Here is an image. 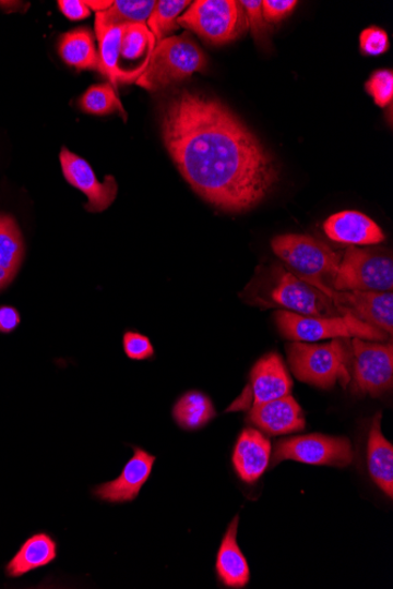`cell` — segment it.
<instances>
[{
  "mask_svg": "<svg viewBox=\"0 0 393 589\" xmlns=\"http://www.w3.org/2000/svg\"><path fill=\"white\" fill-rule=\"evenodd\" d=\"M162 134L191 188L226 213L259 205L278 181L275 159L216 99L180 91L164 105Z\"/></svg>",
  "mask_w": 393,
  "mask_h": 589,
  "instance_id": "cell-1",
  "label": "cell"
},
{
  "mask_svg": "<svg viewBox=\"0 0 393 589\" xmlns=\"http://www.w3.org/2000/svg\"><path fill=\"white\" fill-rule=\"evenodd\" d=\"M297 4L296 0H264L262 10L265 22H281L293 13Z\"/></svg>",
  "mask_w": 393,
  "mask_h": 589,
  "instance_id": "cell-33",
  "label": "cell"
},
{
  "mask_svg": "<svg viewBox=\"0 0 393 589\" xmlns=\"http://www.w3.org/2000/svg\"><path fill=\"white\" fill-rule=\"evenodd\" d=\"M17 272L16 269L0 267V290L5 289L13 278L16 277Z\"/></svg>",
  "mask_w": 393,
  "mask_h": 589,
  "instance_id": "cell-36",
  "label": "cell"
},
{
  "mask_svg": "<svg viewBox=\"0 0 393 589\" xmlns=\"http://www.w3.org/2000/svg\"><path fill=\"white\" fill-rule=\"evenodd\" d=\"M156 45L146 24L126 25L118 56V83L138 82L146 71Z\"/></svg>",
  "mask_w": 393,
  "mask_h": 589,
  "instance_id": "cell-14",
  "label": "cell"
},
{
  "mask_svg": "<svg viewBox=\"0 0 393 589\" xmlns=\"http://www.w3.org/2000/svg\"><path fill=\"white\" fill-rule=\"evenodd\" d=\"M58 556V543L49 534L40 532L29 537L12 561L7 565V576L21 578L35 569L50 565Z\"/></svg>",
  "mask_w": 393,
  "mask_h": 589,
  "instance_id": "cell-21",
  "label": "cell"
},
{
  "mask_svg": "<svg viewBox=\"0 0 393 589\" xmlns=\"http://www.w3.org/2000/svg\"><path fill=\"white\" fill-rule=\"evenodd\" d=\"M59 53L64 62L79 70H99V57L94 35L86 28L73 29L59 40Z\"/></svg>",
  "mask_w": 393,
  "mask_h": 589,
  "instance_id": "cell-23",
  "label": "cell"
},
{
  "mask_svg": "<svg viewBox=\"0 0 393 589\" xmlns=\"http://www.w3.org/2000/svg\"><path fill=\"white\" fill-rule=\"evenodd\" d=\"M294 460L313 466H349L354 460L353 445L341 436L309 434L289 437L276 445L272 466Z\"/></svg>",
  "mask_w": 393,
  "mask_h": 589,
  "instance_id": "cell-10",
  "label": "cell"
},
{
  "mask_svg": "<svg viewBox=\"0 0 393 589\" xmlns=\"http://www.w3.org/2000/svg\"><path fill=\"white\" fill-rule=\"evenodd\" d=\"M190 5L191 2H188V0H160V2H156L146 22L150 32L156 38V43L165 39L166 36L179 28L177 21L180 13Z\"/></svg>",
  "mask_w": 393,
  "mask_h": 589,
  "instance_id": "cell-27",
  "label": "cell"
},
{
  "mask_svg": "<svg viewBox=\"0 0 393 589\" xmlns=\"http://www.w3.org/2000/svg\"><path fill=\"white\" fill-rule=\"evenodd\" d=\"M240 4L243 7L247 23L251 27L253 36L261 39L266 35L269 27L263 16L261 0H243Z\"/></svg>",
  "mask_w": 393,
  "mask_h": 589,
  "instance_id": "cell-32",
  "label": "cell"
},
{
  "mask_svg": "<svg viewBox=\"0 0 393 589\" xmlns=\"http://www.w3.org/2000/svg\"><path fill=\"white\" fill-rule=\"evenodd\" d=\"M327 296L341 314H352L361 322L393 334V294L373 291H336L323 284L312 285Z\"/></svg>",
  "mask_w": 393,
  "mask_h": 589,
  "instance_id": "cell-11",
  "label": "cell"
},
{
  "mask_svg": "<svg viewBox=\"0 0 393 589\" xmlns=\"http://www.w3.org/2000/svg\"><path fill=\"white\" fill-rule=\"evenodd\" d=\"M271 245L298 277L310 285L331 287L342 256L323 241L305 235H284L272 240Z\"/></svg>",
  "mask_w": 393,
  "mask_h": 589,
  "instance_id": "cell-6",
  "label": "cell"
},
{
  "mask_svg": "<svg viewBox=\"0 0 393 589\" xmlns=\"http://www.w3.org/2000/svg\"><path fill=\"white\" fill-rule=\"evenodd\" d=\"M293 385L281 356L266 354L257 362L250 374L252 407L291 395Z\"/></svg>",
  "mask_w": 393,
  "mask_h": 589,
  "instance_id": "cell-15",
  "label": "cell"
},
{
  "mask_svg": "<svg viewBox=\"0 0 393 589\" xmlns=\"http://www.w3.org/2000/svg\"><path fill=\"white\" fill-rule=\"evenodd\" d=\"M96 36L99 44V70L105 77L118 83V56L120 41H122L124 26L104 27L95 25Z\"/></svg>",
  "mask_w": 393,
  "mask_h": 589,
  "instance_id": "cell-25",
  "label": "cell"
},
{
  "mask_svg": "<svg viewBox=\"0 0 393 589\" xmlns=\"http://www.w3.org/2000/svg\"><path fill=\"white\" fill-rule=\"evenodd\" d=\"M331 289L392 292L393 262L391 256L350 247L342 256Z\"/></svg>",
  "mask_w": 393,
  "mask_h": 589,
  "instance_id": "cell-8",
  "label": "cell"
},
{
  "mask_svg": "<svg viewBox=\"0 0 393 589\" xmlns=\"http://www.w3.org/2000/svg\"><path fill=\"white\" fill-rule=\"evenodd\" d=\"M123 349L131 360L143 361L155 356L153 342L139 332L128 330L123 336Z\"/></svg>",
  "mask_w": 393,
  "mask_h": 589,
  "instance_id": "cell-30",
  "label": "cell"
},
{
  "mask_svg": "<svg viewBox=\"0 0 393 589\" xmlns=\"http://www.w3.org/2000/svg\"><path fill=\"white\" fill-rule=\"evenodd\" d=\"M326 236L337 243L349 245H376L385 235L371 218L357 211H343L324 223Z\"/></svg>",
  "mask_w": 393,
  "mask_h": 589,
  "instance_id": "cell-17",
  "label": "cell"
},
{
  "mask_svg": "<svg viewBox=\"0 0 393 589\" xmlns=\"http://www.w3.org/2000/svg\"><path fill=\"white\" fill-rule=\"evenodd\" d=\"M156 2L154 0H116L105 11L96 13V24L104 27L146 24Z\"/></svg>",
  "mask_w": 393,
  "mask_h": 589,
  "instance_id": "cell-24",
  "label": "cell"
},
{
  "mask_svg": "<svg viewBox=\"0 0 393 589\" xmlns=\"http://www.w3.org/2000/svg\"><path fill=\"white\" fill-rule=\"evenodd\" d=\"M206 65L204 52L189 33L168 37L157 43L146 71L135 84L157 91L183 82L194 72H204Z\"/></svg>",
  "mask_w": 393,
  "mask_h": 589,
  "instance_id": "cell-4",
  "label": "cell"
},
{
  "mask_svg": "<svg viewBox=\"0 0 393 589\" xmlns=\"http://www.w3.org/2000/svg\"><path fill=\"white\" fill-rule=\"evenodd\" d=\"M360 50L367 56H381L390 48L389 36L383 28L371 26L365 29L359 37Z\"/></svg>",
  "mask_w": 393,
  "mask_h": 589,
  "instance_id": "cell-31",
  "label": "cell"
},
{
  "mask_svg": "<svg viewBox=\"0 0 393 589\" xmlns=\"http://www.w3.org/2000/svg\"><path fill=\"white\" fill-rule=\"evenodd\" d=\"M352 381L357 395L380 397L393 384V345L352 339Z\"/></svg>",
  "mask_w": 393,
  "mask_h": 589,
  "instance_id": "cell-9",
  "label": "cell"
},
{
  "mask_svg": "<svg viewBox=\"0 0 393 589\" xmlns=\"http://www.w3.org/2000/svg\"><path fill=\"white\" fill-rule=\"evenodd\" d=\"M243 298L262 309L281 308L300 315H343L332 300L317 287L282 266L272 267L247 286Z\"/></svg>",
  "mask_w": 393,
  "mask_h": 589,
  "instance_id": "cell-2",
  "label": "cell"
},
{
  "mask_svg": "<svg viewBox=\"0 0 393 589\" xmlns=\"http://www.w3.org/2000/svg\"><path fill=\"white\" fill-rule=\"evenodd\" d=\"M249 420L269 435L290 434L306 428L303 411L291 395L253 406Z\"/></svg>",
  "mask_w": 393,
  "mask_h": 589,
  "instance_id": "cell-16",
  "label": "cell"
},
{
  "mask_svg": "<svg viewBox=\"0 0 393 589\" xmlns=\"http://www.w3.org/2000/svg\"><path fill=\"white\" fill-rule=\"evenodd\" d=\"M382 414L378 413L369 432L368 468L376 485L392 500L393 496V446L381 429Z\"/></svg>",
  "mask_w": 393,
  "mask_h": 589,
  "instance_id": "cell-20",
  "label": "cell"
},
{
  "mask_svg": "<svg viewBox=\"0 0 393 589\" xmlns=\"http://www.w3.org/2000/svg\"><path fill=\"white\" fill-rule=\"evenodd\" d=\"M21 324V314L16 309L10 306L0 308V332L11 334Z\"/></svg>",
  "mask_w": 393,
  "mask_h": 589,
  "instance_id": "cell-35",
  "label": "cell"
},
{
  "mask_svg": "<svg viewBox=\"0 0 393 589\" xmlns=\"http://www.w3.org/2000/svg\"><path fill=\"white\" fill-rule=\"evenodd\" d=\"M238 525L236 517L223 538L216 561L218 579L229 588H243L250 581L249 564L237 541Z\"/></svg>",
  "mask_w": 393,
  "mask_h": 589,
  "instance_id": "cell-19",
  "label": "cell"
},
{
  "mask_svg": "<svg viewBox=\"0 0 393 589\" xmlns=\"http://www.w3.org/2000/svg\"><path fill=\"white\" fill-rule=\"evenodd\" d=\"M275 318L282 336L298 342L338 338L385 341L389 336L384 330L361 322L352 314L309 316L282 310L276 313Z\"/></svg>",
  "mask_w": 393,
  "mask_h": 589,
  "instance_id": "cell-5",
  "label": "cell"
},
{
  "mask_svg": "<svg viewBox=\"0 0 393 589\" xmlns=\"http://www.w3.org/2000/svg\"><path fill=\"white\" fill-rule=\"evenodd\" d=\"M177 23L214 45L237 39L248 27L243 7L235 0H196Z\"/></svg>",
  "mask_w": 393,
  "mask_h": 589,
  "instance_id": "cell-7",
  "label": "cell"
},
{
  "mask_svg": "<svg viewBox=\"0 0 393 589\" xmlns=\"http://www.w3.org/2000/svg\"><path fill=\"white\" fill-rule=\"evenodd\" d=\"M133 456L126 464L119 477L100 483L91 490L102 503L120 505L138 500L142 489L153 474L156 457L142 447L133 446Z\"/></svg>",
  "mask_w": 393,
  "mask_h": 589,
  "instance_id": "cell-12",
  "label": "cell"
},
{
  "mask_svg": "<svg viewBox=\"0 0 393 589\" xmlns=\"http://www.w3.org/2000/svg\"><path fill=\"white\" fill-rule=\"evenodd\" d=\"M58 7L70 21H82L91 14V10L82 0H59Z\"/></svg>",
  "mask_w": 393,
  "mask_h": 589,
  "instance_id": "cell-34",
  "label": "cell"
},
{
  "mask_svg": "<svg viewBox=\"0 0 393 589\" xmlns=\"http://www.w3.org/2000/svg\"><path fill=\"white\" fill-rule=\"evenodd\" d=\"M272 446L260 431L247 429L238 437L233 462L241 480L253 483L259 480L270 465Z\"/></svg>",
  "mask_w": 393,
  "mask_h": 589,
  "instance_id": "cell-18",
  "label": "cell"
},
{
  "mask_svg": "<svg viewBox=\"0 0 393 589\" xmlns=\"http://www.w3.org/2000/svg\"><path fill=\"white\" fill-rule=\"evenodd\" d=\"M172 416L181 430L199 431L216 418V410L213 401L203 392L190 390L177 400Z\"/></svg>",
  "mask_w": 393,
  "mask_h": 589,
  "instance_id": "cell-22",
  "label": "cell"
},
{
  "mask_svg": "<svg viewBox=\"0 0 393 589\" xmlns=\"http://www.w3.org/2000/svg\"><path fill=\"white\" fill-rule=\"evenodd\" d=\"M60 164L69 183L87 196L85 208L88 213H103L115 202L118 187L112 176L100 183L90 164L67 147L60 153Z\"/></svg>",
  "mask_w": 393,
  "mask_h": 589,
  "instance_id": "cell-13",
  "label": "cell"
},
{
  "mask_svg": "<svg viewBox=\"0 0 393 589\" xmlns=\"http://www.w3.org/2000/svg\"><path fill=\"white\" fill-rule=\"evenodd\" d=\"M81 109L90 115L104 116L119 111L127 116L111 84L91 86L80 100Z\"/></svg>",
  "mask_w": 393,
  "mask_h": 589,
  "instance_id": "cell-28",
  "label": "cell"
},
{
  "mask_svg": "<svg viewBox=\"0 0 393 589\" xmlns=\"http://www.w3.org/2000/svg\"><path fill=\"white\" fill-rule=\"evenodd\" d=\"M112 3L114 2H110V0H107V2H104V0H95V2L86 0L85 2L90 10H95L96 12L108 10L112 5Z\"/></svg>",
  "mask_w": 393,
  "mask_h": 589,
  "instance_id": "cell-37",
  "label": "cell"
},
{
  "mask_svg": "<svg viewBox=\"0 0 393 589\" xmlns=\"http://www.w3.org/2000/svg\"><path fill=\"white\" fill-rule=\"evenodd\" d=\"M287 360L300 382L329 389L352 382V339L325 344L293 341L286 346Z\"/></svg>",
  "mask_w": 393,
  "mask_h": 589,
  "instance_id": "cell-3",
  "label": "cell"
},
{
  "mask_svg": "<svg viewBox=\"0 0 393 589\" xmlns=\"http://www.w3.org/2000/svg\"><path fill=\"white\" fill-rule=\"evenodd\" d=\"M24 249L16 220L0 214V267L19 271L24 259Z\"/></svg>",
  "mask_w": 393,
  "mask_h": 589,
  "instance_id": "cell-26",
  "label": "cell"
},
{
  "mask_svg": "<svg viewBox=\"0 0 393 589\" xmlns=\"http://www.w3.org/2000/svg\"><path fill=\"white\" fill-rule=\"evenodd\" d=\"M366 89L378 107L388 108L393 99V72L391 70L373 72L366 84Z\"/></svg>",
  "mask_w": 393,
  "mask_h": 589,
  "instance_id": "cell-29",
  "label": "cell"
}]
</instances>
